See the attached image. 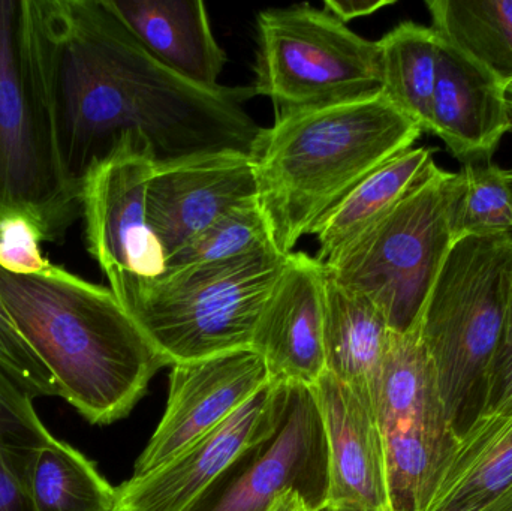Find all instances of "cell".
I'll list each match as a JSON object with an SVG mask.
<instances>
[{
    "instance_id": "obj_1",
    "label": "cell",
    "mask_w": 512,
    "mask_h": 511,
    "mask_svg": "<svg viewBox=\"0 0 512 511\" xmlns=\"http://www.w3.org/2000/svg\"><path fill=\"white\" fill-rule=\"evenodd\" d=\"M36 87L66 183L84 180L126 137L155 167L197 156H254L264 128L245 104L254 86H197L165 68L105 0H27Z\"/></svg>"
},
{
    "instance_id": "obj_2",
    "label": "cell",
    "mask_w": 512,
    "mask_h": 511,
    "mask_svg": "<svg viewBox=\"0 0 512 511\" xmlns=\"http://www.w3.org/2000/svg\"><path fill=\"white\" fill-rule=\"evenodd\" d=\"M0 294L60 398L92 425L128 416L168 366L110 288L62 267L32 276L0 269Z\"/></svg>"
},
{
    "instance_id": "obj_3",
    "label": "cell",
    "mask_w": 512,
    "mask_h": 511,
    "mask_svg": "<svg viewBox=\"0 0 512 511\" xmlns=\"http://www.w3.org/2000/svg\"><path fill=\"white\" fill-rule=\"evenodd\" d=\"M421 134L382 93L276 117L252 159L258 204L277 251L292 254L358 183Z\"/></svg>"
},
{
    "instance_id": "obj_4",
    "label": "cell",
    "mask_w": 512,
    "mask_h": 511,
    "mask_svg": "<svg viewBox=\"0 0 512 511\" xmlns=\"http://www.w3.org/2000/svg\"><path fill=\"white\" fill-rule=\"evenodd\" d=\"M512 278V236L463 237L448 251L420 321L448 423L460 437L480 414Z\"/></svg>"
},
{
    "instance_id": "obj_5",
    "label": "cell",
    "mask_w": 512,
    "mask_h": 511,
    "mask_svg": "<svg viewBox=\"0 0 512 511\" xmlns=\"http://www.w3.org/2000/svg\"><path fill=\"white\" fill-rule=\"evenodd\" d=\"M286 257L277 251L165 270L128 314L168 366L252 348Z\"/></svg>"
},
{
    "instance_id": "obj_6",
    "label": "cell",
    "mask_w": 512,
    "mask_h": 511,
    "mask_svg": "<svg viewBox=\"0 0 512 511\" xmlns=\"http://www.w3.org/2000/svg\"><path fill=\"white\" fill-rule=\"evenodd\" d=\"M456 191L457 173L436 167L381 221L324 263L333 281L375 303L393 333L420 324L454 243Z\"/></svg>"
},
{
    "instance_id": "obj_7",
    "label": "cell",
    "mask_w": 512,
    "mask_h": 511,
    "mask_svg": "<svg viewBox=\"0 0 512 511\" xmlns=\"http://www.w3.org/2000/svg\"><path fill=\"white\" fill-rule=\"evenodd\" d=\"M256 29L255 92L271 99L276 117L381 95L378 41L325 9L307 3L264 9Z\"/></svg>"
},
{
    "instance_id": "obj_8",
    "label": "cell",
    "mask_w": 512,
    "mask_h": 511,
    "mask_svg": "<svg viewBox=\"0 0 512 511\" xmlns=\"http://www.w3.org/2000/svg\"><path fill=\"white\" fill-rule=\"evenodd\" d=\"M23 215L56 242L81 215L36 87L26 0H0V218Z\"/></svg>"
},
{
    "instance_id": "obj_9",
    "label": "cell",
    "mask_w": 512,
    "mask_h": 511,
    "mask_svg": "<svg viewBox=\"0 0 512 511\" xmlns=\"http://www.w3.org/2000/svg\"><path fill=\"white\" fill-rule=\"evenodd\" d=\"M373 407L384 444L391 511H424L457 437L420 324L391 335Z\"/></svg>"
},
{
    "instance_id": "obj_10",
    "label": "cell",
    "mask_w": 512,
    "mask_h": 511,
    "mask_svg": "<svg viewBox=\"0 0 512 511\" xmlns=\"http://www.w3.org/2000/svg\"><path fill=\"white\" fill-rule=\"evenodd\" d=\"M153 170L155 162L146 144L126 137L90 171L81 189L87 249L125 311L167 270L147 215Z\"/></svg>"
},
{
    "instance_id": "obj_11",
    "label": "cell",
    "mask_w": 512,
    "mask_h": 511,
    "mask_svg": "<svg viewBox=\"0 0 512 511\" xmlns=\"http://www.w3.org/2000/svg\"><path fill=\"white\" fill-rule=\"evenodd\" d=\"M328 447L312 389L286 387L276 431L246 449L188 511H270L294 492L309 511L328 503Z\"/></svg>"
},
{
    "instance_id": "obj_12",
    "label": "cell",
    "mask_w": 512,
    "mask_h": 511,
    "mask_svg": "<svg viewBox=\"0 0 512 511\" xmlns=\"http://www.w3.org/2000/svg\"><path fill=\"white\" fill-rule=\"evenodd\" d=\"M270 384L254 348L173 365L167 410L135 462L132 477L146 476L218 428Z\"/></svg>"
},
{
    "instance_id": "obj_13",
    "label": "cell",
    "mask_w": 512,
    "mask_h": 511,
    "mask_svg": "<svg viewBox=\"0 0 512 511\" xmlns=\"http://www.w3.org/2000/svg\"><path fill=\"white\" fill-rule=\"evenodd\" d=\"M286 387L270 383L218 428L158 470L117 488V511H188L210 485L258 441L277 429Z\"/></svg>"
},
{
    "instance_id": "obj_14",
    "label": "cell",
    "mask_w": 512,
    "mask_h": 511,
    "mask_svg": "<svg viewBox=\"0 0 512 511\" xmlns=\"http://www.w3.org/2000/svg\"><path fill=\"white\" fill-rule=\"evenodd\" d=\"M256 200L252 156L213 153L155 167L147 186V215L168 261L225 213Z\"/></svg>"
},
{
    "instance_id": "obj_15",
    "label": "cell",
    "mask_w": 512,
    "mask_h": 511,
    "mask_svg": "<svg viewBox=\"0 0 512 511\" xmlns=\"http://www.w3.org/2000/svg\"><path fill=\"white\" fill-rule=\"evenodd\" d=\"M325 284L327 270L318 258L304 252L286 257L252 341L270 383L312 387L324 375Z\"/></svg>"
},
{
    "instance_id": "obj_16",
    "label": "cell",
    "mask_w": 512,
    "mask_h": 511,
    "mask_svg": "<svg viewBox=\"0 0 512 511\" xmlns=\"http://www.w3.org/2000/svg\"><path fill=\"white\" fill-rule=\"evenodd\" d=\"M310 389L327 438V504L391 511L384 444L375 408L328 372Z\"/></svg>"
},
{
    "instance_id": "obj_17",
    "label": "cell",
    "mask_w": 512,
    "mask_h": 511,
    "mask_svg": "<svg viewBox=\"0 0 512 511\" xmlns=\"http://www.w3.org/2000/svg\"><path fill=\"white\" fill-rule=\"evenodd\" d=\"M505 92L483 66L439 38L429 134L441 138L460 164L493 159L511 131Z\"/></svg>"
},
{
    "instance_id": "obj_18",
    "label": "cell",
    "mask_w": 512,
    "mask_h": 511,
    "mask_svg": "<svg viewBox=\"0 0 512 511\" xmlns=\"http://www.w3.org/2000/svg\"><path fill=\"white\" fill-rule=\"evenodd\" d=\"M141 45L165 68L215 89L227 54L213 35L201 0H105Z\"/></svg>"
},
{
    "instance_id": "obj_19",
    "label": "cell",
    "mask_w": 512,
    "mask_h": 511,
    "mask_svg": "<svg viewBox=\"0 0 512 511\" xmlns=\"http://www.w3.org/2000/svg\"><path fill=\"white\" fill-rule=\"evenodd\" d=\"M372 300L327 275L324 302L325 372L373 405L391 341ZM375 408V407H373Z\"/></svg>"
},
{
    "instance_id": "obj_20",
    "label": "cell",
    "mask_w": 512,
    "mask_h": 511,
    "mask_svg": "<svg viewBox=\"0 0 512 511\" xmlns=\"http://www.w3.org/2000/svg\"><path fill=\"white\" fill-rule=\"evenodd\" d=\"M512 486V414L478 416L457 437L424 511H475Z\"/></svg>"
},
{
    "instance_id": "obj_21",
    "label": "cell",
    "mask_w": 512,
    "mask_h": 511,
    "mask_svg": "<svg viewBox=\"0 0 512 511\" xmlns=\"http://www.w3.org/2000/svg\"><path fill=\"white\" fill-rule=\"evenodd\" d=\"M435 149L411 147L358 183L313 231L318 258L325 263L390 213L438 165Z\"/></svg>"
},
{
    "instance_id": "obj_22",
    "label": "cell",
    "mask_w": 512,
    "mask_h": 511,
    "mask_svg": "<svg viewBox=\"0 0 512 511\" xmlns=\"http://www.w3.org/2000/svg\"><path fill=\"white\" fill-rule=\"evenodd\" d=\"M382 96L421 132H430L439 38L432 27L403 21L378 41Z\"/></svg>"
},
{
    "instance_id": "obj_23",
    "label": "cell",
    "mask_w": 512,
    "mask_h": 511,
    "mask_svg": "<svg viewBox=\"0 0 512 511\" xmlns=\"http://www.w3.org/2000/svg\"><path fill=\"white\" fill-rule=\"evenodd\" d=\"M439 38L483 66L505 90L512 84V0H429Z\"/></svg>"
},
{
    "instance_id": "obj_24",
    "label": "cell",
    "mask_w": 512,
    "mask_h": 511,
    "mask_svg": "<svg viewBox=\"0 0 512 511\" xmlns=\"http://www.w3.org/2000/svg\"><path fill=\"white\" fill-rule=\"evenodd\" d=\"M33 396L0 369V511H35L30 474L38 453L53 440Z\"/></svg>"
},
{
    "instance_id": "obj_25",
    "label": "cell",
    "mask_w": 512,
    "mask_h": 511,
    "mask_svg": "<svg viewBox=\"0 0 512 511\" xmlns=\"http://www.w3.org/2000/svg\"><path fill=\"white\" fill-rule=\"evenodd\" d=\"M30 497L35 511H113L117 488L80 450L54 437L33 462Z\"/></svg>"
},
{
    "instance_id": "obj_26",
    "label": "cell",
    "mask_w": 512,
    "mask_h": 511,
    "mask_svg": "<svg viewBox=\"0 0 512 511\" xmlns=\"http://www.w3.org/2000/svg\"><path fill=\"white\" fill-rule=\"evenodd\" d=\"M454 242L463 237L512 236V185L493 159L462 164L451 209Z\"/></svg>"
},
{
    "instance_id": "obj_27",
    "label": "cell",
    "mask_w": 512,
    "mask_h": 511,
    "mask_svg": "<svg viewBox=\"0 0 512 511\" xmlns=\"http://www.w3.org/2000/svg\"><path fill=\"white\" fill-rule=\"evenodd\" d=\"M277 251L258 200L234 207L167 261V270L207 266ZM279 252V251H277Z\"/></svg>"
},
{
    "instance_id": "obj_28",
    "label": "cell",
    "mask_w": 512,
    "mask_h": 511,
    "mask_svg": "<svg viewBox=\"0 0 512 511\" xmlns=\"http://www.w3.org/2000/svg\"><path fill=\"white\" fill-rule=\"evenodd\" d=\"M0 369L33 398L59 396L53 375L39 362L26 344L0 294Z\"/></svg>"
},
{
    "instance_id": "obj_29",
    "label": "cell",
    "mask_w": 512,
    "mask_h": 511,
    "mask_svg": "<svg viewBox=\"0 0 512 511\" xmlns=\"http://www.w3.org/2000/svg\"><path fill=\"white\" fill-rule=\"evenodd\" d=\"M38 228L23 215L0 218V269L11 275L32 276L47 273L54 264L42 255Z\"/></svg>"
},
{
    "instance_id": "obj_30",
    "label": "cell",
    "mask_w": 512,
    "mask_h": 511,
    "mask_svg": "<svg viewBox=\"0 0 512 511\" xmlns=\"http://www.w3.org/2000/svg\"><path fill=\"white\" fill-rule=\"evenodd\" d=\"M512 414V278L504 326L487 374L480 414Z\"/></svg>"
},
{
    "instance_id": "obj_31",
    "label": "cell",
    "mask_w": 512,
    "mask_h": 511,
    "mask_svg": "<svg viewBox=\"0 0 512 511\" xmlns=\"http://www.w3.org/2000/svg\"><path fill=\"white\" fill-rule=\"evenodd\" d=\"M393 5L391 0H325L324 9L343 24L357 18L376 14L379 9Z\"/></svg>"
},
{
    "instance_id": "obj_32",
    "label": "cell",
    "mask_w": 512,
    "mask_h": 511,
    "mask_svg": "<svg viewBox=\"0 0 512 511\" xmlns=\"http://www.w3.org/2000/svg\"><path fill=\"white\" fill-rule=\"evenodd\" d=\"M270 511H309V509H307L300 495L289 492V494L279 498Z\"/></svg>"
},
{
    "instance_id": "obj_33",
    "label": "cell",
    "mask_w": 512,
    "mask_h": 511,
    "mask_svg": "<svg viewBox=\"0 0 512 511\" xmlns=\"http://www.w3.org/2000/svg\"><path fill=\"white\" fill-rule=\"evenodd\" d=\"M475 511H512V486L496 500L490 501L489 504Z\"/></svg>"
},
{
    "instance_id": "obj_34",
    "label": "cell",
    "mask_w": 512,
    "mask_h": 511,
    "mask_svg": "<svg viewBox=\"0 0 512 511\" xmlns=\"http://www.w3.org/2000/svg\"><path fill=\"white\" fill-rule=\"evenodd\" d=\"M319 511H370L363 509V507L357 506H333V504H327V506L322 507Z\"/></svg>"
},
{
    "instance_id": "obj_35",
    "label": "cell",
    "mask_w": 512,
    "mask_h": 511,
    "mask_svg": "<svg viewBox=\"0 0 512 511\" xmlns=\"http://www.w3.org/2000/svg\"><path fill=\"white\" fill-rule=\"evenodd\" d=\"M505 99H507L508 114H510V123L512 131V84L510 87H508L507 92H505Z\"/></svg>"
},
{
    "instance_id": "obj_36",
    "label": "cell",
    "mask_w": 512,
    "mask_h": 511,
    "mask_svg": "<svg viewBox=\"0 0 512 511\" xmlns=\"http://www.w3.org/2000/svg\"><path fill=\"white\" fill-rule=\"evenodd\" d=\"M113 511H117V510H113Z\"/></svg>"
}]
</instances>
